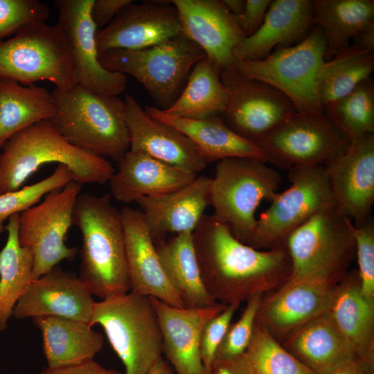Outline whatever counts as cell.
Instances as JSON below:
<instances>
[{
	"label": "cell",
	"instance_id": "obj_26",
	"mask_svg": "<svg viewBox=\"0 0 374 374\" xmlns=\"http://www.w3.org/2000/svg\"><path fill=\"white\" fill-rule=\"evenodd\" d=\"M197 176L144 153L128 150L118 162V168L109 183L114 198L130 204L143 197L180 188Z\"/></svg>",
	"mask_w": 374,
	"mask_h": 374
},
{
	"label": "cell",
	"instance_id": "obj_43",
	"mask_svg": "<svg viewBox=\"0 0 374 374\" xmlns=\"http://www.w3.org/2000/svg\"><path fill=\"white\" fill-rule=\"evenodd\" d=\"M240 304L238 302L228 303L226 308L211 319L202 329L199 351L203 365L208 374H213L212 366L215 355Z\"/></svg>",
	"mask_w": 374,
	"mask_h": 374
},
{
	"label": "cell",
	"instance_id": "obj_37",
	"mask_svg": "<svg viewBox=\"0 0 374 374\" xmlns=\"http://www.w3.org/2000/svg\"><path fill=\"white\" fill-rule=\"evenodd\" d=\"M323 112L353 141L374 134V81L372 77L344 97L326 105Z\"/></svg>",
	"mask_w": 374,
	"mask_h": 374
},
{
	"label": "cell",
	"instance_id": "obj_41",
	"mask_svg": "<svg viewBox=\"0 0 374 374\" xmlns=\"http://www.w3.org/2000/svg\"><path fill=\"white\" fill-rule=\"evenodd\" d=\"M48 7L38 0H0V42L23 29L46 22Z\"/></svg>",
	"mask_w": 374,
	"mask_h": 374
},
{
	"label": "cell",
	"instance_id": "obj_22",
	"mask_svg": "<svg viewBox=\"0 0 374 374\" xmlns=\"http://www.w3.org/2000/svg\"><path fill=\"white\" fill-rule=\"evenodd\" d=\"M130 291L185 308L161 265L154 241L139 208L121 209Z\"/></svg>",
	"mask_w": 374,
	"mask_h": 374
},
{
	"label": "cell",
	"instance_id": "obj_34",
	"mask_svg": "<svg viewBox=\"0 0 374 374\" xmlns=\"http://www.w3.org/2000/svg\"><path fill=\"white\" fill-rule=\"evenodd\" d=\"M51 92L44 87L26 86L9 79H0V151L17 132L55 114Z\"/></svg>",
	"mask_w": 374,
	"mask_h": 374
},
{
	"label": "cell",
	"instance_id": "obj_44",
	"mask_svg": "<svg viewBox=\"0 0 374 374\" xmlns=\"http://www.w3.org/2000/svg\"><path fill=\"white\" fill-rule=\"evenodd\" d=\"M271 0H245V7L237 17L246 37L254 34L261 26Z\"/></svg>",
	"mask_w": 374,
	"mask_h": 374
},
{
	"label": "cell",
	"instance_id": "obj_25",
	"mask_svg": "<svg viewBox=\"0 0 374 374\" xmlns=\"http://www.w3.org/2000/svg\"><path fill=\"white\" fill-rule=\"evenodd\" d=\"M314 24L313 1H271L258 30L235 48V60L265 58L275 46L287 47L303 40Z\"/></svg>",
	"mask_w": 374,
	"mask_h": 374
},
{
	"label": "cell",
	"instance_id": "obj_13",
	"mask_svg": "<svg viewBox=\"0 0 374 374\" xmlns=\"http://www.w3.org/2000/svg\"><path fill=\"white\" fill-rule=\"evenodd\" d=\"M80 190L81 184L71 181L19 214L18 238L21 246L32 252L33 280L61 261L75 258L78 249L68 247L65 241Z\"/></svg>",
	"mask_w": 374,
	"mask_h": 374
},
{
	"label": "cell",
	"instance_id": "obj_1",
	"mask_svg": "<svg viewBox=\"0 0 374 374\" xmlns=\"http://www.w3.org/2000/svg\"><path fill=\"white\" fill-rule=\"evenodd\" d=\"M192 239L203 284L216 301H247L276 290L290 276L285 245L255 249L237 239L228 225L212 215L202 216Z\"/></svg>",
	"mask_w": 374,
	"mask_h": 374
},
{
	"label": "cell",
	"instance_id": "obj_14",
	"mask_svg": "<svg viewBox=\"0 0 374 374\" xmlns=\"http://www.w3.org/2000/svg\"><path fill=\"white\" fill-rule=\"evenodd\" d=\"M229 92L222 118L238 135L258 145L286 118L297 112L282 92L262 81L249 79L229 66L221 73Z\"/></svg>",
	"mask_w": 374,
	"mask_h": 374
},
{
	"label": "cell",
	"instance_id": "obj_18",
	"mask_svg": "<svg viewBox=\"0 0 374 374\" xmlns=\"http://www.w3.org/2000/svg\"><path fill=\"white\" fill-rule=\"evenodd\" d=\"M338 282L319 279L287 281L262 296L256 321L281 343L301 326L327 310Z\"/></svg>",
	"mask_w": 374,
	"mask_h": 374
},
{
	"label": "cell",
	"instance_id": "obj_46",
	"mask_svg": "<svg viewBox=\"0 0 374 374\" xmlns=\"http://www.w3.org/2000/svg\"><path fill=\"white\" fill-rule=\"evenodd\" d=\"M39 374H124L113 368H107L93 359L75 365L56 368H43Z\"/></svg>",
	"mask_w": 374,
	"mask_h": 374
},
{
	"label": "cell",
	"instance_id": "obj_48",
	"mask_svg": "<svg viewBox=\"0 0 374 374\" xmlns=\"http://www.w3.org/2000/svg\"><path fill=\"white\" fill-rule=\"evenodd\" d=\"M213 374H248L242 355L229 359L215 361Z\"/></svg>",
	"mask_w": 374,
	"mask_h": 374
},
{
	"label": "cell",
	"instance_id": "obj_33",
	"mask_svg": "<svg viewBox=\"0 0 374 374\" xmlns=\"http://www.w3.org/2000/svg\"><path fill=\"white\" fill-rule=\"evenodd\" d=\"M222 71L206 55L193 67L180 94L166 114L189 119L222 116L229 92L221 80Z\"/></svg>",
	"mask_w": 374,
	"mask_h": 374
},
{
	"label": "cell",
	"instance_id": "obj_8",
	"mask_svg": "<svg viewBox=\"0 0 374 374\" xmlns=\"http://www.w3.org/2000/svg\"><path fill=\"white\" fill-rule=\"evenodd\" d=\"M206 55L184 35L140 50L112 49L99 53L102 66L139 81L162 110L176 100L194 65Z\"/></svg>",
	"mask_w": 374,
	"mask_h": 374
},
{
	"label": "cell",
	"instance_id": "obj_9",
	"mask_svg": "<svg viewBox=\"0 0 374 374\" xmlns=\"http://www.w3.org/2000/svg\"><path fill=\"white\" fill-rule=\"evenodd\" d=\"M0 79L29 86L48 81L62 91L76 85L67 40L56 26H30L0 42Z\"/></svg>",
	"mask_w": 374,
	"mask_h": 374
},
{
	"label": "cell",
	"instance_id": "obj_17",
	"mask_svg": "<svg viewBox=\"0 0 374 374\" xmlns=\"http://www.w3.org/2000/svg\"><path fill=\"white\" fill-rule=\"evenodd\" d=\"M335 207L354 225L370 217L374 204V134L350 141L324 166Z\"/></svg>",
	"mask_w": 374,
	"mask_h": 374
},
{
	"label": "cell",
	"instance_id": "obj_15",
	"mask_svg": "<svg viewBox=\"0 0 374 374\" xmlns=\"http://www.w3.org/2000/svg\"><path fill=\"white\" fill-rule=\"evenodd\" d=\"M93 1H55L58 12L55 25L67 40L76 84L95 93L117 96L125 89L127 75L107 70L99 61L98 30L90 14Z\"/></svg>",
	"mask_w": 374,
	"mask_h": 374
},
{
	"label": "cell",
	"instance_id": "obj_10",
	"mask_svg": "<svg viewBox=\"0 0 374 374\" xmlns=\"http://www.w3.org/2000/svg\"><path fill=\"white\" fill-rule=\"evenodd\" d=\"M326 48L323 33L317 26L294 46L279 47L260 60L235 61L230 66L284 93L297 112H323L316 80L325 60Z\"/></svg>",
	"mask_w": 374,
	"mask_h": 374
},
{
	"label": "cell",
	"instance_id": "obj_11",
	"mask_svg": "<svg viewBox=\"0 0 374 374\" xmlns=\"http://www.w3.org/2000/svg\"><path fill=\"white\" fill-rule=\"evenodd\" d=\"M290 186L276 193L257 218L248 244L258 249L284 245L287 238L313 215L335 206L324 166L288 170Z\"/></svg>",
	"mask_w": 374,
	"mask_h": 374
},
{
	"label": "cell",
	"instance_id": "obj_31",
	"mask_svg": "<svg viewBox=\"0 0 374 374\" xmlns=\"http://www.w3.org/2000/svg\"><path fill=\"white\" fill-rule=\"evenodd\" d=\"M157 251L169 282L185 308H205L217 303L206 290L197 261L192 232L157 242Z\"/></svg>",
	"mask_w": 374,
	"mask_h": 374
},
{
	"label": "cell",
	"instance_id": "obj_38",
	"mask_svg": "<svg viewBox=\"0 0 374 374\" xmlns=\"http://www.w3.org/2000/svg\"><path fill=\"white\" fill-rule=\"evenodd\" d=\"M242 357L248 374H315L257 321L250 343Z\"/></svg>",
	"mask_w": 374,
	"mask_h": 374
},
{
	"label": "cell",
	"instance_id": "obj_36",
	"mask_svg": "<svg viewBox=\"0 0 374 374\" xmlns=\"http://www.w3.org/2000/svg\"><path fill=\"white\" fill-rule=\"evenodd\" d=\"M373 51L350 45L324 60L317 75V94L322 107L344 97L371 77Z\"/></svg>",
	"mask_w": 374,
	"mask_h": 374
},
{
	"label": "cell",
	"instance_id": "obj_4",
	"mask_svg": "<svg viewBox=\"0 0 374 374\" xmlns=\"http://www.w3.org/2000/svg\"><path fill=\"white\" fill-rule=\"evenodd\" d=\"M51 93L55 112L49 121L71 145L117 162L129 150L124 100L77 84Z\"/></svg>",
	"mask_w": 374,
	"mask_h": 374
},
{
	"label": "cell",
	"instance_id": "obj_42",
	"mask_svg": "<svg viewBox=\"0 0 374 374\" xmlns=\"http://www.w3.org/2000/svg\"><path fill=\"white\" fill-rule=\"evenodd\" d=\"M355 240L357 273L362 294L374 302V220L371 216L353 227Z\"/></svg>",
	"mask_w": 374,
	"mask_h": 374
},
{
	"label": "cell",
	"instance_id": "obj_32",
	"mask_svg": "<svg viewBox=\"0 0 374 374\" xmlns=\"http://www.w3.org/2000/svg\"><path fill=\"white\" fill-rule=\"evenodd\" d=\"M314 24L326 39L325 60L350 46L374 25L373 0H314Z\"/></svg>",
	"mask_w": 374,
	"mask_h": 374
},
{
	"label": "cell",
	"instance_id": "obj_19",
	"mask_svg": "<svg viewBox=\"0 0 374 374\" xmlns=\"http://www.w3.org/2000/svg\"><path fill=\"white\" fill-rule=\"evenodd\" d=\"M182 33L198 45L222 72L235 60V48L246 37L223 0H173Z\"/></svg>",
	"mask_w": 374,
	"mask_h": 374
},
{
	"label": "cell",
	"instance_id": "obj_6",
	"mask_svg": "<svg viewBox=\"0 0 374 374\" xmlns=\"http://www.w3.org/2000/svg\"><path fill=\"white\" fill-rule=\"evenodd\" d=\"M280 179L276 170L260 160L231 157L218 161L211 183L212 215L248 244L256 224V211L262 200H271Z\"/></svg>",
	"mask_w": 374,
	"mask_h": 374
},
{
	"label": "cell",
	"instance_id": "obj_47",
	"mask_svg": "<svg viewBox=\"0 0 374 374\" xmlns=\"http://www.w3.org/2000/svg\"><path fill=\"white\" fill-rule=\"evenodd\" d=\"M321 374H374V365H371L358 357H353Z\"/></svg>",
	"mask_w": 374,
	"mask_h": 374
},
{
	"label": "cell",
	"instance_id": "obj_5",
	"mask_svg": "<svg viewBox=\"0 0 374 374\" xmlns=\"http://www.w3.org/2000/svg\"><path fill=\"white\" fill-rule=\"evenodd\" d=\"M100 325L124 374H148L161 357L162 337L151 299L132 291L95 302L90 326Z\"/></svg>",
	"mask_w": 374,
	"mask_h": 374
},
{
	"label": "cell",
	"instance_id": "obj_27",
	"mask_svg": "<svg viewBox=\"0 0 374 374\" xmlns=\"http://www.w3.org/2000/svg\"><path fill=\"white\" fill-rule=\"evenodd\" d=\"M326 312L355 357L374 365V302L362 294L357 270L335 285Z\"/></svg>",
	"mask_w": 374,
	"mask_h": 374
},
{
	"label": "cell",
	"instance_id": "obj_21",
	"mask_svg": "<svg viewBox=\"0 0 374 374\" xmlns=\"http://www.w3.org/2000/svg\"><path fill=\"white\" fill-rule=\"evenodd\" d=\"M129 150L140 152L187 172L197 175L206 166L191 140L150 116L131 94L125 100Z\"/></svg>",
	"mask_w": 374,
	"mask_h": 374
},
{
	"label": "cell",
	"instance_id": "obj_30",
	"mask_svg": "<svg viewBox=\"0 0 374 374\" xmlns=\"http://www.w3.org/2000/svg\"><path fill=\"white\" fill-rule=\"evenodd\" d=\"M32 319L42 333V350L49 368L92 360L103 348V335L86 322L51 316Z\"/></svg>",
	"mask_w": 374,
	"mask_h": 374
},
{
	"label": "cell",
	"instance_id": "obj_24",
	"mask_svg": "<svg viewBox=\"0 0 374 374\" xmlns=\"http://www.w3.org/2000/svg\"><path fill=\"white\" fill-rule=\"evenodd\" d=\"M211 178L197 176L173 191L136 201L154 241L169 233L193 232L210 205Z\"/></svg>",
	"mask_w": 374,
	"mask_h": 374
},
{
	"label": "cell",
	"instance_id": "obj_7",
	"mask_svg": "<svg viewBox=\"0 0 374 374\" xmlns=\"http://www.w3.org/2000/svg\"><path fill=\"white\" fill-rule=\"evenodd\" d=\"M353 223L332 206L295 229L284 245L291 262L287 281L307 279L338 282L355 256Z\"/></svg>",
	"mask_w": 374,
	"mask_h": 374
},
{
	"label": "cell",
	"instance_id": "obj_2",
	"mask_svg": "<svg viewBox=\"0 0 374 374\" xmlns=\"http://www.w3.org/2000/svg\"><path fill=\"white\" fill-rule=\"evenodd\" d=\"M73 225L82 238L78 277L90 293L103 300L130 292L122 215L110 195L80 193Z\"/></svg>",
	"mask_w": 374,
	"mask_h": 374
},
{
	"label": "cell",
	"instance_id": "obj_35",
	"mask_svg": "<svg viewBox=\"0 0 374 374\" xmlns=\"http://www.w3.org/2000/svg\"><path fill=\"white\" fill-rule=\"evenodd\" d=\"M19 214L8 218V237L0 251V331L7 328L15 305L33 280L32 252L18 238Z\"/></svg>",
	"mask_w": 374,
	"mask_h": 374
},
{
	"label": "cell",
	"instance_id": "obj_51",
	"mask_svg": "<svg viewBox=\"0 0 374 374\" xmlns=\"http://www.w3.org/2000/svg\"><path fill=\"white\" fill-rule=\"evenodd\" d=\"M148 374H174L168 363L159 358L150 370Z\"/></svg>",
	"mask_w": 374,
	"mask_h": 374
},
{
	"label": "cell",
	"instance_id": "obj_40",
	"mask_svg": "<svg viewBox=\"0 0 374 374\" xmlns=\"http://www.w3.org/2000/svg\"><path fill=\"white\" fill-rule=\"evenodd\" d=\"M263 295L258 294L247 301L246 307L240 317L229 325L216 351L213 362L233 359L245 352L253 335L258 310Z\"/></svg>",
	"mask_w": 374,
	"mask_h": 374
},
{
	"label": "cell",
	"instance_id": "obj_28",
	"mask_svg": "<svg viewBox=\"0 0 374 374\" xmlns=\"http://www.w3.org/2000/svg\"><path fill=\"white\" fill-rule=\"evenodd\" d=\"M144 109L154 120L189 138L206 164L231 157H248L266 162L261 150L233 131L222 116L189 119L168 116L157 107L146 106Z\"/></svg>",
	"mask_w": 374,
	"mask_h": 374
},
{
	"label": "cell",
	"instance_id": "obj_39",
	"mask_svg": "<svg viewBox=\"0 0 374 374\" xmlns=\"http://www.w3.org/2000/svg\"><path fill=\"white\" fill-rule=\"evenodd\" d=\"M73 181V176L68 166L57 164L53 173L44 179L15 191L0 195V233L6 231L4 222L16 213H21L40 202L50 191L64 187Z\"/></svg>",
	"mask_w": 374,
	"mask_h": 374
},
{
	"label": "cell",
	"instance_id": "obj_16",
	"mask_svg": "<svg viewBox=\"0 0 374 374\" xmlns=\"http://www.w3.org/2000/svg\"><path fill=\"white\" fill-rule=\"evenodd\" d=\"M183 35L172 1H133L103 29L96 40L99 53L112 50H140Z\"/></svg>",
	"mask_w": 374,
	"mask_h": 374
},
{
	"label": "cell",
	"instance_id": "obj_50",
	"mask_svg": "<svg viewBox=\"0 0 374 374\" xmlns=\"http://www.w3.org/2000/svg\"><path fill=\"white\" fill-rule=\"evenodd\" d=\"M229 10L236 17L241 15L245 7V0H223Z\"/></svg>",
	"mask_w": 374,
	"mask_h": 374
},
{
	"label": "cell",
	"instance_id": "obj_29",
	"mask_svg": "<svg viewBox=\"0 0 374 374\" xmlns=\"http://www.w3.org/2000/svg\"><path fill=\"white\" fill-rule=\"evenodd\" d=\"M281 344L315 374L356 357L326 311L296 329Z\"/></svg>",
	"mask_w": 374,
	"mask_h": 374
},
{
	"label": "cell",
	"instance_id": "obj_12",
	"mask_svg": "<svg viewBox=\"0 0 374 374\" xmlns=\"http://www.w3.org/2000/svg\"><path fill=\"white\" fill-rule=\"evenodd\" d=\"M350 143L323 112H311L292 114L258 147L266 163L289 170L325 166L344 152Z\"/></svg>",
	"mask_w": 374,
	"mask_h": 374
},
{
	"label": "cell",
	"instance_id": "obj_3",
	"mask_svg": "<svg viewBox=\"0 0 374 374\" xmlns=\"http://www.w3.org/2000/svg\"><path fill=\"white\" fill-rule=\"evenodd\" d=\"M64 164L80 184H105L115 170L105 158L68 142L49 120L39 121L13 135L0 151V195L23 187L40 166Z\"/></svg>",
	"mask_w": 374,
	"mask_h": 374
},
{
	"label": "cell",
	"instance_id": "obj_23",
	"mask_svg": "<svg viewBox=\"0 0 374 374\" xmlns=\"http://www.w3.org/2000/svg\"><path fill=\"white\" fill-rule=\"evenodd\" d=\"M159 319L162 351L176 374H208L199 351L205 324L227 304L219 303L198 308H179L150 297Z\"/></svg>",
	"mask_w": 374,
	"mask_h": 374
},
{
	"label": "cell",
	"instance_id": "obj_49",
	"mask_svg": "<svg viewBox=\"0 0 374 374\" xmlns=\"http://www.w3.org/2000/svg\"><path fill=\"white\" fill-rule=\"evenodd\" d=\"M369 51L374 50V25L368 27L353 40V44Z\"/></svg>",
	"mask_w": 374,
	"mask_h": 374
},
{
	"label": "cell",
	"instance_id": "obj_20",
	"mask_svg": "<svg viewBox=\"0 0 374 374\" xmlns=\"http://www.w3.org/2000/svg\"><path fill=\"white\" fill-rule=\"evenodd\" d=\"M75 274L58 265L33 280L13 310L17 319L40 316L63 317L90 325L95 301Z\"/></svg>",
	"mask_w": 374,
	"mask_h": 374
},
{
	"label": "cell",
	"instance_id": "obj_45",
	"mask_svg": "<svg viewBox=\"0 0 374 374\" xmlns=\"http://www.w3.org/2000/svg\"><path fill=\"white\" fill-rule=\"evenodd\" d=\"M132 0H93L90 14L97 28L105 27Z\"/></svg>",
	"mask_w": 374,
	"mask_h": 374
}]
</instances>
